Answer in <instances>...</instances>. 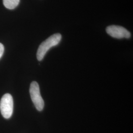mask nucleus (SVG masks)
Masks as SVG:
<instances>
[{
  "mask_svg": "<svg viewBox=\"0 0 133 133\" xmlns=\"http://www.w3.org/2000/svg\"><path fill=\"white\" fill-rule=\"evenodd\" d=\"M62 38L60 34H54L43 42L38 47L37 53V57L38 61H42L48 50L58 45Z\"/></svg>",
  "mask_w": 133,
  "mask_h": 133,
  "instance_id": "f257e3e1",
  "label": "nucleus"
},
{
  "mask_svg": "<svg viewBox=\"0 0 133 133\" xmlns=\"http://www.w3.org/2000/svg\"><path fill=\"white\" fill-rule=\"evenodd\" d=\"M14 101L12 96L10 94L4 95L0 102V110L3 116L9 119L13 113Z\"/></svg>",
  "mask_w": 133,
  "mask_h": 133,
  "instance_id": "f03ea898",
  "label": "nucleus"
},
{
  "mask_svg": "<svg viewBox=\"0 0 133 133\" xmlns=\"http://www.w3.org/2000/svg\"><path fill=\"white\" fill-rule=\"evenodd\" d=\"M30 94L36 108L38 111H42L44 108V103L40 93L39 85L37 82L33 81L31 83Z\"/></svg>",
  "mask_w": 133,
  "mask_h": 133,
  "instance_id": "7ed1b4c3",
  "label": "nucleus"
},
{
  "mask_svg": "<svg viewBox=\"0 0 133 133\" xmlns=\"http://www.w3.org/2000/svg\"><path fill=\"white\" fill-rule=\"evenodd\" d=\"M107 33L114 38H128L131 37V34L128 31L123 27L111 25L108 26L106 28Z\"/></svg>",
  "mask_w": 133,
  "mask_h": 133,
  "instance_id": "20e7f679",
  "label": "nucleus"
},
{
  "mask_svg": "<svg viewBox=\"0 0 133 133\" xmlns=\"http://www.w3.org/2000/svg\"><path fill=\"white\" fill-rule=\"evenodd\" d=\"M20 0H3L5 7L9 10L14 9L18 5Z\"/></svg>",
  "mask_w": 133,
  "mask_h": 133,
  "instance_id": "39448f33",
  "label": "nucleus"
},
{
  "mask_svg": "<svg viewBox=\"0 0 133 133\" xmlns=\"http://www.w3.org/2000/svg\"><path fill=\"white\" fill-rule=\"evenodd\" d=\"M4 50H5V48L3 44L0 43V58L3 56V53L4 52Z\"/></svg>",
  "mask_w": 133,
  "mask_h": 133,
  "instance_id": "423d86ee",
  "label": "nucleus"
}]
</instances>
